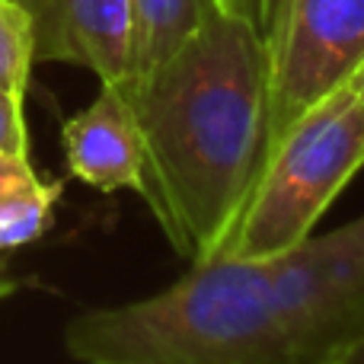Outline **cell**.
I'll use <instances>...</instances> for the list:
<instances>
[{
	"label": "cell",
	"instance_id": "6da1fadb",
	"mask_svg": "<svg viewBox=\"0 0 364 364\" xmlns=\"http://www.w3.org/2000/svg\"><path fill=\"white\" fill-rule=\"evenodd\" d=\"M265 38L214 6L160 68L125 83L141 134L147 201L188 265L224 259L265 147Z\"/></svg>",
	"mask_w": 364,
	"mask_h": 364
},
{
	"label": "cell",
	"instance_id": "7a4b0ae2",
	"mask_svg": "<svg viewBox=\"0 0 364 364\" xmlns=\"http://www.w3.org/2000/svg\"><path fill=\"white\" fill-rule=\"evenodd\" d=\"M64 346L80 364H301L269 269L246 259L198 262L154 297L74 316Z\"/></svg>",
	"mask_w": 364,
	"mask_h": 364
},
{
	"label": "cell",
	"instance_id": "3957f363",
	"mask_svg": "<svg viewBox=\"0 0 364 364\" xmlns=\"http://www.w3.org/2000/svg\"><path fill=\"white\" fill-rule=\"evenodd\" d=\"M361 166L364 102L355 77L294 122L265 160L224 259L269 262L294 250Z\"/></svg>",
	"mask_w": 364,
	"mask_h": 364
},
{
	"label": "cell",
	"instance_id": "277c9868",
	"mask_svg": "<svg viewBox=\"0 0 364 364\" xmlns=\"http://www.w3.org/2000/svg\"><path fill=\"white\" fill-rule=\"evenodd\" d=\"M278 320L301 364H339L364 336V218L265 262Z\"/></svg>",
	"mask_w": 364,
	"mask_h": 364
},
{
	"label": "cell",
	"instance_id": "5b68a950",
	"mask_svg": "<svg viewBox=\"0 0 364 364\" xmlns=\"http://www.w3.org/2000/svg\"><path fill=\"white\" fill-rule=\"evenodd\" d=\"M265 55L262 166L294 122L364 68V0H278Z\"/></svg>",
	"mask_w": 364,
	"mask_h": 364
},
{
	"label": "cell",
	"instance_id": "8992f818",
	"mask_svg": "<svg viewBox=\"0 0 364 364\" xmlns=\"http://www.w3.org/2000/svg\"><path fill=\"white\" fill-rule=\"evenodd\" d=\"M32 26L38 61L77 64L100 83L132 80V4L128 0H16Z\"/></svg>",
	"mask_w": 364,
	"mask_h": 364
},
{
	"label": "cell",
	"instance_id": "52a82bcc",
	"mask_svg": "<svg viewBox=\"0 0 364 364\" xmlns=\"http://www.w3.org/2000/svg\"><path fill=\"white\" fill-rule=\"evenodd\" d=\"M64 154L77 179L100 192L138 188L141 134L125 87L102 83L100 96L64 122Z\"/></svg>",
	"mask_w": 364,
	"mask_h": 364
},
{
	"label": "cell",
	"instance_id": "ba28073f",
	"mask_svg": "<svg viewBox=\"0 0 364 364\" xmlns=\"http://www.w3.org/2000/svg\"><path fill=\"white\" fill-rule=\"evenodd\" d=\"M132 4V80L147 77L188 42L214 0H128Z\"/></svg>",
	"mask_w": 364,
	"mask_h": 364
},
{
	"label": "cell",
	"instance_id": "9c48e42d",
	"mask_svg": "<svg viewBox=\"0 0 364 364\" xmlns=\"http://www.w3.org/2000/svg\"><path fill=\"white\" fill-rule=\"evenodd\" d=\"M61 195V186L38 179L19 192L0 201V252L19 250V246L38 240L51 224V205Z\"/></svg>",
	"mask_w": 364,
	"mask_h": 364
},
{
	"label": "cell",
	"instance_id": "30bf717a",
	"mask_svg": "<svg viewBox=\"0 0 364 364\" xmlns=\"http://www.w3.org/2000/svg\"><path fill=\"white\" fill-rule=\"evenodd\" d=\"M36 64L32 26L16 0H0V90L26 96Z\"/></svg>",
	"mask_w": 364,
	"mask_h": 364
},
{
	"label": "cell",
	"instance_id": "8fae6325",
	"mask_svg": "<svg viewBox=\"0 0 364 364\" xmlns=\"http://www.w3.org/2000/svg\"><path fill=\"white\" fill-rule=\"evenodd\" d=\"M0 154L29 157V134L23 122V96L0 90Z\"/></svg>",
	"mask_w": 364,
	"mask_h": 364
},
{
	"label": "cell",
	"instance_id": "7c38bea8",
	"mask_svg": "<svg viewBox=\"0 0 364 364\" xmlns=\"http://www.w3.org/2000/svg\"><path fill=\"white\" fill-rule=\"evenodd\" d=\"M214 6L233 13V16H240V19H246V23L265 38L269 29H272V16H275L278 0H214Z\"/></svg>",
	"mask_w": 364,
	"mask_h": 364
},
{
	"label": "cell",
	"instance_id": "4fadbf2b",
	"mask_svg": "<svg viewBox=\"0 0 364 364\" xmlns=\"http://www.w3.org/2000/svg\"><path fill=\"white\" fill-rule=\"evenodd\" d=\"M36 182L38 176L32 170L29 157H23V154H0V201L26 186H36Z\"/></svg>",
	"mask_w": 364,
	"mask_h": 364
},
{
	"label": "cell",
	"instance_id": "5bb4252c",
	"mask_svg": "<svg viewBox=\"0 0 364 364\" xmlns=\"http://www.w3.org/2000/svg\"><path fill=\"white\" fill-rule=\"evenodd\" d=\"M339 364H364V336H361L358 342H355L352 348H348V355H346V358H342Z\"/></svg>",
	"mask_w": 364,
	"mask_h": 364
},
{
	"label": "cell",
	"instance_id": "9a60e30c",
	"mask_svg": "<svg viewBox=\"0 0 364 364\" xmlns=\"http://www.w3.org/2000/svg\"><path fill=\"white\" fill-rule=\"evenodd\" d=\"M13 291H16V282H13V278H6L4 272H0V301H4V297H10Z\"/></svg>",
	"mask_w": 364,
	"mask_h": 364
},
{
	"label": "cell",
	"instance_id": "2e32d148",
	"mask_svg": "<svg viewBox=\"0 0 364 364\" xmlns=\"http://www.w3.org/2000/svg\"><path fill=\"white\" fill-rule=\"evenodd\" d=\"M358 93H361V102H364V68L358 70Z\"/></svg>",
	"mask_w": 364,
	"mask_h": 364
}]
</instances>
